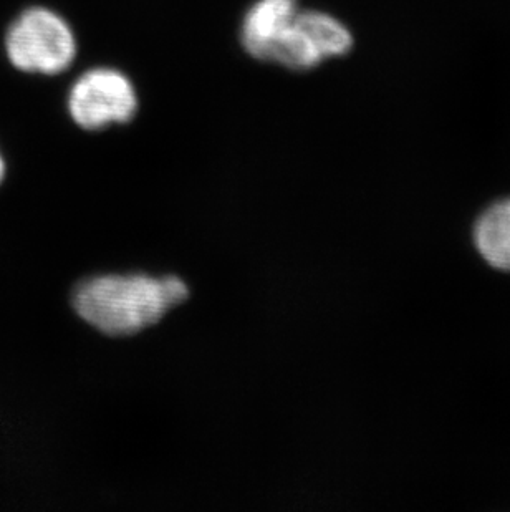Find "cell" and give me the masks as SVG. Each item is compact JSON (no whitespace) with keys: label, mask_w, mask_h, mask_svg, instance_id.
Returning a JSON list of instances; mask_svg holds the SVG:
<instances>
[{"label":"cell","mask_w":510,"mask_h":512,"mask_svg":"<svg viewBox=\"0 0 510 512\" xmlns=\"http://www.w3.org/2000/svg\"><path fill=\"white\" fill-rule=\"evenodd\" d=\"M188 295V285L178 277L105 276L83 282L73 305L103 334L131 335L159 322Z\"/></svg>","instance_id":"1"},{"label":"cell","mask_w":510,"mask_h":512,"mask_svg":"<svg viewBox=\"0 0 510 512\" xmlns=\"http://www.w3.org/2000/svg\"><path fill=\"white\" fill-rule=\"evenodd\" d=\"M10 63L20 72L58 75L77 57V40L70 25L44 7L25 10L5 37Z\"/></svg>","instance_id":"2"},{"label":"cell","mask_w":510,"mask_h":512,"mask_svg":"<svg viewBox=\"0 0 510 512\" xmlns=\"http://www.w3.org/2000/svg\"><path fill=\"white\" fill-rule=\"evenodd\" d=\"M68 112L83 130L128 123L138 112L135 85L115 68H92L73 83L68 93Z\"/></svg>","instance_id":"3"},{"label":"cell","mask_w":510,"mask_h":512,"mask_svg":"<svg viewBox=\"0 0 510 512\" xmlns=\"http://www.w3.org/2000/svg\"><path fill=\"white\" fill-rule=\"evenodd\" d=\"M353 45L352 30L342 20L320 10H299L270 62L305 72L330 58L345 57L352 52Z\"/></svg>","instance_id":"4"},{"label":"cell","mask_w":510,"mask_h":512,"mask_svg":"<svg viewBox=\"0 0 510 512\" xmlns=\"http://www.w3.org/2000/svg\"><path fill=\"white\" fill-rule=\"evenodd\" d=\"M299 10V0H257L242 20L241 42L247 54L270 62Z\"/></svg>","instance_id":"5"},{"label":"cell","mask_w":510,"mask_h":512,"mask_svg":"<svg viewBox=\"0 0 510 512\" xmlns=\"http://www.w3.org/2000/svg\"><path fill=\"white\" fill-rule=\"evenodd\" d=\"M474 236L481 256L492 267L510 271V199L482 214Z\"/></svg>","instance_id":"6"},{"label":"cell","mask_w":510,"mask_h":512,"mask_svg":"<svg viewBox=\"0 0 510 512\" xmlns=\"http://www.w3.org/2000/svg\"><path fill=\"white\" fill-rule=\"evenodd\" d=\"M4 173H5L4 160H2V156H0V181H2V179H4Z\"/></svg>","instance_id":"7"}]
</instances>
